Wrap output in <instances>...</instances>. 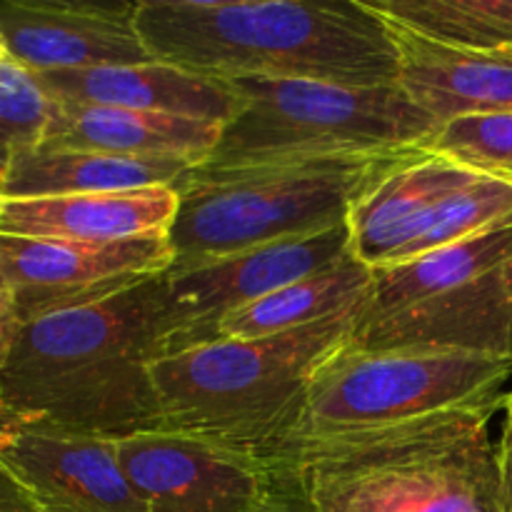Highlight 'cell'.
Wrapping results in <instances>:
<instances>
[{"mask_svg":"<svg viewBox=\"0 0 512 512\" xmlns=\"http://www.w3.org/2000/svg\"><path fill=\"white\" fill-rule=\"evenodd\" d=\"M255 512H310L308 503H305L303 493L295 485L293 475L285 473V470L275 468V485L268 493V498L263 500Z\"/></svg>","mask_w":512,"mask_h":512,"instance_id":"cb8c5ba5","label":"cell"},{"mask_svg":"<svg viewBox=\"0 0 512 512\" xmlns=\"http://www.w3.org/2000/svg\"><path fill=\"white\" fill-rule=\"evenodd\" d=\"M173 265L168 235L78 243L0 235V278L23 323L100 303Z\"/></svg>","mask_w":512,"mask_h":512,"instance_id":"30bf717a","label":"cell"},{"mask_svg":"<svg viewBox=\"0 0 512 512\" xmlns=\"http://www.w3.org/2000/svg\"><path fill=\"white\" fill-rule=\"evenodd\" d=\"M3 58H8V50H5V45L0 43V60H3Z\"/></svg>","mask_w":512,"mask_h":512,"instance_id":"f1b7e54d","label":"cell"},{"mask_svg":"<svg viewBox=\"0 0 512 512\" xmlns=\"http://www.w3.org/2000/svg\"><path fill=\"white\" fill-rule=\"evenodd\" d=\"M378 158L383 155L248 168L195 165L175 183L178 213L168 230L173 250L168 270L178 273L343 225L355 188Z\"/></svg>","mask_w":512,"mask_h":512,"instance_id":"52a82bcc","label":"cell"},{"mask_svg":"<svg viewBox=\"0 0 512 512\" xmlns=\"http://www.w3.org/2000/svg\"><path fill=\"white\" fill-rule=\"evenodd\" d=\"M408 33L448 48L512 55V0H365Z\"/></svg>","mask_w":512,"mask_h":512,"instance_id":"44dd1931","label":"cell"},{"mask_svg":"<svg viewBox=\"0 0 512 512\" xmlns=\"http://www.w3.org/2000/svg\"><path fill=\"white\" fill-rule=\"evenodd\" d=\"M135 13L138 3L0 0V43L30 73L150 63Z\"/></svg>","mask_w":512,"mask_h":512,"instance_id":"5bb4252c","label":"cell"},{"mask_svg":"<svg viewBox=\"0 0 512 512\" xmlns=\"http://www.w3.org/2000/svg\"><path fill=\"white\" fill-rule=\"evenodd\" d=\"M512 358L455 350L363 353L343 345L313 373L293 428L263 460L378 438L410 425L500 410Z\"/></svg>","mask_w":512,"mask_h":512,"instance_id":"5b68a950","label":"cell"},{"mask_svg":"<svg viewBox=\"0 0 512 512\" xmlns=\"http://www.w3.org/2000/svg\"><path fill=\"white\" fill-rule=\"evenodd\" d=\"M373 290V268L348 255L338 265L290 283L223 318L213 340H260L355 315Z\"/></svg>","mask_w":512,"mask_h":512,"instance_id":"ffe728a7","label":"cell"},{"mask_svg":"<svg viewBox=\"0 0 512 512\" xmlns=\"http://www.w3.org/2000/svg\"><path fill=\"white\" fill-rule=\"evenodd\" d=\"M0 468L40 512H145L118 458V438L55 428L0 430Z\"/></svg>","mask_w":512,"mask_h":512,"instance_id":"4fadbf2b","label":"cell"},{"mask_svg":"<svg viewBox=\"0 0 512 512\" xmlns=\"http://www.w3.org/2000/svg\"><path fill=\"white\" fill-rule=\"evenodd\" d=\"M353 318L260 340H210L155 360L153 430L265 458L293 428L315 370L348 343Z\"/></svg>","mask_w":512,"mask_h":512,"instance_id":"277c9868","label":"cell"},{"mask_svg":"<svg viewBox=\"0 0 512 512\" xmlns=\"http://www.w3.org/2000/svg\"><path fill=\"white\" fill-rule=\"evenodd\" d=\"M0 285H3V278H0Z\"/></svg>","mask_w":512,"mask_h":512,"instance_id":"f546056e","label":"cell"},{"mask_svg":"<svg viewBox=\"0 0 512 512\" xmlns=\"http://www.w3.org/2000/svg\"><path fill=\"white\" fill-rule=\"evenodd\" d=\"M20 328H23V320H20L18 308H15L13 293L5 285H0V368L8 363Z\"/></svg>","mask_w":512,"mask_h":512,"instance_id":"d4e9b609","label":"cell"},{"mask_svg":"<svg viewBox=\"0 0 512 512\" xmlns=\"http://www.w3.org/2000/svg\"><path fill=\"white\" fill-rule=\"evenodd\" d=\"M475 175L420 145L375 160L355 188L345 218L355 258L373 270L403 263L445 200Z\"/></svg>","mask_w":512,"mask_h":512,"instance_id":"7c38bea8","label":"cell"},{"mask_svg":"<svg viewBox=\"0 0 512 512\" xmlns=\"http://www.w3.org/2000/svg\"><path fill=\"white\" fill-rule=\"evenodd\" d=\"M175 213L178 193L170 185L63 198H0V235L115 243L168 235Z\"/></svg>","mask_w":512,"mask_h":512,"instance_id":"e0dca14e","label":"cell"},{"mask_svg":"<svg viewBox=\"0 0 512 512\" xmlns=\"http://www.w3.org/2000/svg\"><path fill=\"white\" fill-rule=\"evenodd\" d=\"M33 75L43 93L60 103L110 105L220 125H228L240 110V98L230 83L160 60Z\"/></svg>","mask_w":512,"mask_h":512,"instance_id":"9a60e30c","label":"cell"},{"mask_svg":"<svg viewBox=\"0 0 512 512\" xmlns=\"http://www.w3.org/2000/svg\"><path fill=\"white\" fill-rule=\"evenodd\" d=\"M495 413L315 445L270 465L293 475L310 512H508L500 443L490 435Z\"/></svg>","mask_w":512,"mask_h":512,"instance_id":"3957f363","label":"cell"},{"mask_svg":"<svg viewBox=\"0 0 512 512\" xmlns=\"http://www.w3.org/2000/svg\"><path fill=\"white\" fill-rule=\"evenodd\" d=\"M165 280L23 323L0 368V430L125 435L153 430L150 363L163 355Z\"/></svg>","mask_w":512,"mask_h":512,"instance_id":"6da1fadb","label":"cell"},{"mask_svg":"<svg viewBox=\"0 0 512 512\" xmlns=\"http://www.w3.org/2000/svg\"><path fill=\"white\" fill-rule=\"evenodd\" d=\"M135 23L155 60L213 80L398 83V50L365 0H143Z\"/></svg>","mask_w":512,"mask_h":512,"instance_id":"7a4b0ae2","label":"cell"},{"mask_svg":"<svg viewBox=\"0 0 512 512\" xmlns=\"http://www.w3.org/2000/svg\"><path fill=\"white\" fill-rule=\"evenodd\" d=\"M503 410H505V425H503V438H500V450L512 455V393L505 395Z\"/></svg>","mask_w":512,"mask_h":512,"instance_id":"4316f807","label":"cell"},{"mask_svg":"<svg viewBox=\"0 0 512 512\" xmlns=\"http://www.w3.org/2000/svg\"><path fill=\"white\" fill-rule=\"evenodd\" d=\"M385 25L398 50L400 90L435 123L512 113V55L448 48L390 20Z\"/></svg>","mask_w":512,"mask_h":512,"instance_id":"2e32d148","label":"cell"},{"mask_svg":"<svg viewBox=\"0 0 512 512\" xmlns=\"http://www.w3.org/2000/svg\"><path fill=\"white\" fill-rule=\"evenodd\" d=\"M195 165L183 160L125 158V155L60 150L38 145L20 153L0 180V198H63V195L120 193V190L175 188Z\"/></svg>","mask_w":512,"mask_h":512,"instance_id":"d6986e66","label":"cell"},{"mask_svg":"<svg viewBox=\"0 0 512 512\" xmlns=\"http://www.w3.org/2000/svg\"><path fill=\"white\" fill-rule=\"evenodd\" d=\"M50 113L53 100L35 75L15 60H0V180L20 153L43 143Z\"/></svg>","mask_w":512,"mask_h":512,"instance_id":"603a6c76","label":"cell"},{"mask_svg":"<svg viewBox=\"0 0 512 512\" xmlns=\"http://www.w3.org/2000/svg\"><path fill=\"white\" fill-rule=\"evenodd\" d=\"M420 148L512 185V113L440 123Z\"/></svg>","mask_w":512,"mask_h":512,"instance_id":"7402d4cb","label":"cell"},{"mask_svg":"<svg viewBox=\"0 0 512 512\" xmlns=\"http://www.w3.org/2000/svg\"><path fill=\"white\" fill-rule=\"evenodd\" d=\"M0 512H40L23 485L3 468H0Z\"/></svg>","mask_w":512,"mask_h":512,"instance_id":"484cf974","label":"cell"},{"mask_svg":"<svg viewBox=\"0 0 512 512\" xmlns=\"http://www.w3.org/2000/svg\"><path fill=\"white\" fill-rule=\"evenodd\" d=\"M353 255L348 223L308 238L260 245L195 268L163 273L165 338L163 355L210 343L215 328L235 310L308 275L328 270Z\"/></svg>","mask_w":512,"mask_h":512,"instance_id":"9c48e42d","label":"cell"},{"mask_svg":"<svg viewBox=\"0 0 512 512\" xmlns=\"http://www.w3.org/2000/svg\"><path fill=\"white\" fill-rule=\"evenodd\" d=\"M345 348L512 358V223L375 268Z\"/></svg>","mask_w":512,"mask_h":512,"instance_id":"8992f818","label":"cell"},{"mask_svg":"<svg viewBox=\"0 0 512 512\" xmlns=\"http://www.w3.org/2000/svg\"><path fill=\"white\" fill-rule=\"evenodd\" d=\"M240 110L223 125L205 168L385 155L420 145L435 128L400 85L328 80H225Z\"/></svg>","mask_w":512,"mask_h":512,"instance_id":"ba28073f","label":"cell"},{"mask_svg":"<svg viewBox=\"0 0 512 512\" xmlns=\"http://www.w3.org/2000/svg\"><path fill=\"white\" fill-rule=\"evenodd\" d=\"M220 133L223 125L210 120L53 100V113L40 145L200 165L210 158Z\"/></svg>","mask_w":512,"mask_h":512,"instance_id":"ac0fdd59","label":"cell"},{"mask_svg":"<svg viewBox=\"0 0 512 512\" xmlns=\"http://www.w3.org/2000/svg\"><path fill=\"white\" fill-rule=\"evenodd\" d=\"M500 465H503V495H505V508L512 512V455L500 450Z\"/></svg>","mask_w":512,"mask_h":512,"instance_id":"83f0119b","label":"cell"},{"mask_svg":"<svg viewBox=\"0 0 512 512\" xmlns=\"http://www.w3.org/2000/svg\"><path fill=\"white\" fill-rule=\"evenodd\" d=\"M118 458L145 512H255L275 485L268 460L195 435H125Z\"/></svg>","mask_w":512,"mask_h":512,"instance_id":"8fae6325","label":"cell"}]
</instances>
